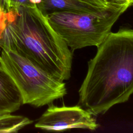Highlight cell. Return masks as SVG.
<instances>
[{
    "label": "cell",
    "mask_w": 133,
    "mask_h": 133,
    "mask_svg": "<svg viewBox=\"0 0 133 133\" xmlns=\"http://www.w3.org/2000/svg\"><path fill=\"white\" fill-rule=\"evenodd\" d=\"M108 7L120 9L125 12L127 9L133 6V0H101Z\"/></svg>",
    "instance_id": "30bf717a"
},
{
    "label": "cell",
    "mask_w": 133,
    "mask_h": 133,
    "mask_svg": "<svg viewBox=\"0 0 133 133\" xmlns=\"http://www.w3.org/2000/svg\"><path fill=\"white\" fill-rule=\"evenodd\" d=\"M92 115L79 105L58 107L51 103L39 118L35 127L56 131L74 128L95 130L99 125Z\"/></svg>",
    "instance_id": "5b68a950"
},
{
    "label": "cell",
    "mask_w": 133,
    "mask_h": 133,
    "mask_svg": "<svg viewBox=\"0 0 133 133\" xmlns=\"http://www.w3.org/2000/svg\"><path fill=\"white\" fill-rule=\"evenodd\" d=\"M0 48L25 57L57 80L71 76L72 51L36 6L0 14Z\"/></svg>",
    "instance_id": "7a4b0ae2"
},
{
    "label": "cell",
    "mask_w": 133,
    "mask_h": 133,
    "mask_svg": "<svg viewBox=\"0 0 133 133\" xmlns=\"http://www.w3.org/2000/svg\"><path fill=\"white\" fill-rule=\"evenodd\" d=\"M33 1L36 7L45 17L49 14L57 11H69L94 12L111 8L97 6L81 0Z\"/></svg>",
    "instance_id": "52a82bcc"
},
{
    "label": "cell",
    "mask_w": 133,
    "mask_h": 133,
    "mask_svg": "<svg viewBox=\"0 0 133 133\" xmlns=\"http://www.w3.org/2000/svg\"><path fill=\"white\" fill-rule=\"evenodd\" d=\"M22 104L23 98L19 88L0 66V116L16 111Z\"/></svg>",
    "instance_id": "8992f818"
},
{
    "label": "cell",
    "mask_w": 133,
    "mask_h": 133,
    "mask_svg": "<svg viewBox=\"0 0 133 133\" xmlns=\"http://www.w3.org/2000/svg\"><path fill=\"white\" fill-rule=\"evenodd\" d=\"M1 48H0V53H1Z\"/></svg>",
    "instance_id": "8fae6325"
},
{
    "label": "cell",
    "mask_w": 133,
    "mask_h": 133,
    "mask_svg": "<svg viewBox=\"0 0 133 133\" xmlns=\"http://www.w3.org/2000/svg\"><path fill=\"white\" fill-rule=\"evenodd\" d=\"M79 103L93 115L104 114L133 94V29L111 32L88 62Z\"/></svg>",
    "instance_id": "6da1fadb"
},
{
    "label": "cell",
    "mask_w": 133,
    "mask_h": 133,
    "mask_svg": "<svg viewBox=\"0 0 133 133\" xmlns=\"http://www.w3.org/2000/svg\"><path fill=\"white\" fill-rule=\"evenodd\" d=\"M20 6H36L33 0H0V12L7 13Z\"/></svg>",
    "instance_id": "9c48e42d"
},
{
    "label": "cell",
    "mask_w": 133,
    "mask_h": 133,
    "mask_svg": "<svg viewBox=\"0 0 133 133\" xmlns=\"http://www.w3.org/2000/svg\"><path fill=\"white\" fill-rule=\"evenodd\" d=\"M124 12L109 8L94 12L57 11L46 17L52 28L73 51L88 46H99Z\"/></svg>",
    "instance_id": "3957f363"
},
{
    "label": "cell",
    "mask_w": 133,
    "mask_h": 133,
    "mask_svg": "<svg viewBox=\"0 0 133 133\" xmlns=\"http://www.w3.org/2000/svg\"><path fill=\"white\" fill-rule=\"evenodd\" d=\"M33 122V120L22 115L4 114L0 116V133L17 132Z\"/></svg>",
    "instance_id": "ba28073f"
},
{
    "label": "cell",
    "mask_w": 133,
    "mask_h": 133,
    "mask_svg": "<svg viewBox=\"0 0 133 133\" xmlns=\"http://www.w3.org/2000/svg\"><path fill=\"white\" fill-rule=\"evenodd\" d=\"M0 66L19 88L23 104L40 107L51 104L67 94L63 82L56 79L13 50H1Z\"/></svg>",
    "instance_id": "277c9868"
}]
</instances>
